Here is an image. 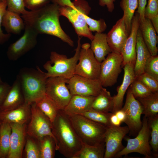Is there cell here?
<instances>
[{
  "label": "cell",
  "instance_id": "9",
  "mask_svg": "<svg viewBox=\"0 0 158 158\" xmlns=\"http://www.w3.org/2000/svg\"><path fill=\"white\" fill-rule=\"evenodd\" d=\"M30 110V118L27 126V135L38 141L47 136L52 137L55 140L49 118L38 108L35 102L31 104Z\"/></svg>",
  "mask_w": 158,
  "mask_h": 158
},
{
  "label": "cell",
  "instance_id": "50",
  "mask_svg": "<svg viewBox=\"0 0 158 158\" xmlns=\"http://www.w3.org/2000/svg\"><path fill=\"white\" fill-rule=\"evenodd\" d=\"M157 33H158V15L150 19Z\"/></svg>",
  "mask_w": 158,
  "mask_h": 158
},
{
  "label": "cell",
  "instance_id": "28",
  "mask_svg": "<svg viewBox=\"0 0 158 158\" xmlns=\"http://www.w3.org/2000/svg\"><path fill=\"white\" fill-rule=\"evenodd\" d=\"M143 108L142 114L147 118L158 115V92H152L148 96L137 98Z\"/></svg>",
  "mask_w": 158,
  "mask_h": 158
},
{
  "label": "cell",
  "instance_id": "34",
  "mask_svg": "<svg viewBox=\"0 0 158 158\" xmlns=\"http://www.w3.org/2000/svg\"><path fill=\"white\" fill-rule=\"evenodd\" d=\"M111 114V112H104L90 109L79 114L108 127L111 125L109 118Z\"/></svg>",
  "mask_w": 158,
  "mask_h": 158
},
{
  "label": "cell",
  "instance_id": "47",
  "mask_svg": "<svg viewBox=\"0 0 158 158\" xmlns=\"http://www.w3.org/2000/svg\"><path fill=\"white\" fill-rule=\"evenodd\" d=\"M99 4L101 6H106L108 11L110 12H112L114 8V2L116 0H98Z\"/></svg>",
  "mask_w": 158,
  "mask_h": 158
},
{
  "label": "cell",
  "instance_id": "54",
  "mask_svg": "<svg viewBox=\"0 0 158 158\" xmlns=\"http://www.w3.org/2000/svg\"><path fill=\"white\" fill-rule=\"evenodd\" d=\"M4 0H0V1H4Z\"/></svg>",
  "mask_w": 158,
  "mask_h": 158
},
{
  "label": "cell",
  "instance_id": "36",
  "mask_svg": "<svg viewBox=\"0 0 158 158\" xmlns=\"http://www.w3.org/2000/svg\"><path fill=\"white\" fill-rule=\"evenodd\" d=\"M25 157L40 158V152L38 141L27 134L25 145Z\"/></svg>",
  "mask_w": 158,
  "mask_h": 158
},
{
  "label": "cell",
  "instance_id": "7",
  "mask_svg": "<svg viewBox=\"0 0 158 158\" xmlns=\"http://www.w3.org/2000/svg\"><path fill=\"white\" fill-rule=\"evenodd\" d=\"M137 135L134 138L126 137L125 139L127 142L126 146L114 157H120L132 152L139 153L146 158L154 157L149 142L150 130L148 118L145 116L143 118L142 127Z\"/></svg>",
  "mask_w": 158,
  "mask_h": 158
},
{
  "label": "cell",
  "instance_id": "29",
  "mask_svg": "<svg viewBox=\"0 0 158 158\" xmlns=\"http://www.w3.org/2000/svg\"><path fill=\"white\" fill-rule=\"evenodd\" d=\"M38 108L49 119L51 124L60 110L46 95L35 102Z\"/></svg>",
  "mask_w": 158,
  "mask_h": 158
},
{
  "label": "cell",
  "instance_id": "3",
  "mask_svg": "<svg viewBox=\"0 0 158 158\" xmlns=\"http://www.w3.org/2000/svg\"><path fill=\"white\" fill-rule=\"evenodd\" d=\"M19 79L25 102L31 104L46 95L45 72L39 67L37 70L25 68L17 75Z\"/></svg>",
  "mask_w": 158,
  "mask_h": 158
},
{
  "label": "cell",
  "instance_id": "20",
  "mask_svg": "<svg viewBox=\"0 0 158 158\" xmlns=\"http://www.w3.org/2000/svg\"><path fill=\"white\" fill-rule=\"evenodd\" d=\"M123 67L124 73L122 82L117 88V94L113 96L114 107L111 113L113 114L122 108L125 95L129 87L135 78L133 67L126 64Z\"/></svg>",
  "mask_w": 158,
  "mask_h": 158
},
{
  "label": "cell",
  "instance_id": "35",
  "mask_svg": "<svg viewBox=\"0 0 158 158\" xmlns=\"http://www.w3.org/2000/svg\"><path fill=\"white\" fill-rule=\"evenodd\" d=\"M148 121L151 136L150 144L154 157H157L158 155V115L148 118Z\"/></svg>",
  "mask_w": 158,
  "mask_h": 158
},
{
  "label": "cell",
  "instance_id": "15",
  "mask_svg": "<svg viewBox=\"0 0 158 158\" xmlns=\"http://www.w3.org/2000/svg\"><path fill=\"white\" fill-rule=\"evenodd\" d=\"M129 132L127 126L121 127L111 125L107 128L104 136L105 152L104 158L114 157L124 147L122 141Z\"/></svg>",
  "mask_w": 158,
  "mask_h": 158
},
{
  "label": "cell",
  "instance_id": "40",
  "mask_svg": "<svg viewBox=\"0 0 158 158\" xmlns=\"http://www.w3.org/2000/svg\"><path fill=\"white\" fill-rule=\"evenodd\" d=\"M7 10L22 15L27 14L29 11L26 10L24 0H5Z\"/></svg>",
  "mask_w": 158,
  "mask_h": 158
},
{
  "label": "cell",
  "instance_id": "44",
  "mask_svg": "<svg viewBox=\"0 0 158 158\" xmlns=\"http://www.w3.org/2000/svg\"><path fill=\"white\" fill-rule=\"evenodd\" d=\"M51 0H24L25 8L33 11L41 8L51 3Z\"/></svg>",
  "mask_w": 158,
  "mask_h": 158
},
{
  "label": "cell",
  "instance_id": "8",
  "mask_svg": "<svg viewBox=\"0 0 158 158\" xmlns=\"http://www.w3.org/2000/svg\"><path fill=\"white\" fill-rule=\"evenodd\" d=\"M88 43L81 45L74 74L90 79H99L101 63L96 59Z\"/></svg>",
  "mask_w": 158,
  "mask_h": 158
},
{
  "label": "cell",
  "instance_id": "31",
  "mask_svg": "<svg viewBox=\"0 0 158 158\" xmlns=\"http://www.w3.org/2000/svg\"><path fill=\"white\" fill-rule=\"evenodd\" d=\"M11 132L10 124L2 122L0 130V158H7L10 150Z\"/></svg>",
  "mask_w": 158,
  "mask_h": 158
},
{
  "label": "cell",
  "instance_id": "18",
  "mask_svg": "<svg viewBox=\"0 0 158 158\" xmlns=\"http://www.w3.org/2000/svg\"><path fill=\"white\" fill-rule=\"evenodd\" d=\"M129 35L123 16L107 34V42L111 52L121 54L123 47Z\"/></svg>",
  "mask_w": 158,
  "mask_h": 158
},
{
  "label": "cell",
  "instance_id": "6",
  "mask_svg": "<svg viewBox=\"0 0 158 158\" xmlns=\"http://www.w3.org/2000/svg\"><path fill=\"white\" fill-rule=\"evenodd\" d=\"M68 116L83 143L91 145L105 143L104 136L107 127L79 114Z\"/></svg>",
  "mask_w": 158,
  "mask_h": 158
},
{
  "label": "cell",
  "instance_id": "38",
  "mask_svg": "<svg viewBox=\"0 0 158 158\" xmlns=\"http://www.w3.org/2000/svg\"><path fill=\"white\" fill-rule=\"evenodd\" d=\"M144 72L158 80V56H151L146 62Z\"/></svg>",
  "mask_w": 158,
  "mask_h": 158
},
{
  "label": "cell",
  "instance_id": "14",
  "mask_svg": "<svg viewBox=\"0 0 158 158\" xmlns=\"http://www.w3.org/2000/svg\"><path fill=\"white\" fill-rule=\"evenodd\" d=\"M67 84L72 95L85 97L97 96L103 87L99 79H90L76 74L68 79Z\"/></svg>",
  "mask_w": 158,
  "mask_h": 158
},
{
  "label": "cell",
  "instance_id": "24",
  "mask_svg": "<svg viewBox=\"0 0 158 158\" xmlns=\"http://www.w3.org/2000/svg\"><path fill=\"white\" fill-rule=\"evenodd\" d=\"M95 97L72 95L63 111L68 115L79 114L91 109Z\"/></svg>",
  "mask_w": 158,
  "mask_h": 158
},
{
  "label": "cell",
  "instance_id": "17",
  "mask_svg": "<svg viewBox=\"0 0 158 158\" xmlns=\"http://www.w3.org/2000/svg\"><path fill=\"white\" fill-rule=\"evenodd\" d=\"M11 128L9 151L7 158H21L27 136V124H10Z\"/></svg>",
  "mask_w": 158,
  "mask_h": 158
},
{
  "label": "cell",
  "instance_id": "45",
  "mask_svg": "<svg viewBox=\"0 0 158 158\" xmlns=\"http://www.w3.org/2000/svg\"><path fill=\"white\" fill-rule=\"evenodd\" d=\"M138 10L136 12L138 13L140 22L143 21L145 17V10L147 2V0H138Z\"/></svg>",
  "mask_w": 158,
  "mask_h": 158
},
{
  "label": "cell",
  "instance_id": "27",
  "mask_svg": "<svg viewBox=\"0 0 158 158\" xmlns=\"http://www.w3.org/2000/svg\"><path fill=\"white\" fill-rule=\"evenodd\" d=\"M114 107L113 97L110 92L103 87L99 94L95 97L91 109L104 112H112Z\"/></svg>",
  "mask_w": 158,
  "mask_h": 158
},
{
  "label": "cell",
  "instance_id": "37",
  "mask_svg": "<svg viewBox=\"0 0 158 158\" xmlns=\"http://www.w3.org/2000/svg\"><path fill=\"white\" fill-rule=\"evenodd\" d=\"M134 96L136 98L146 97L152 93L142 83L136 78L130 85L129 88Z\"/></svg>",
  "mask_w": 158,
  "mask_h": 158
},
{
  "label": "cell",
  "instance_id": "53",
  "mask_svg": "<svg viewBox=\"0 0 158 158\" xmlns=\"http://www.w3.org/2000/svg\"><path fill=\"white\" fill-rule=\"evenodd\" d=\"M3 82V81L2 80L1 78V77H0V83H1V82Z\"/></svg>",
  "mask_w": 158,
  "mask_h": 158
},
{
  "label": "cell",
  "instance_id": "4",
  "mask_svg": "<svg viewBox=\"0 0 158 158\" xmlns=\"http://www.w3.org/2000/svg\"><path fill=\"white\" fill-rule=\"evenodd\" d=\"M91 8L85 0H74L59 6L60 16L67 18L71 23L78 37H84L92 40L93 35L86 23L85 16L88 15Z\"/></svg>",
  "mask_w": 158,
  "mask_h": 158
},
{
  "label": "cell",
  "instance_id": "30",
  "mask_svg": "<svg viewBox=\"0 0 158 158\" xmlns=\"http://www.w3.org/2000/svg\"><path fill=\"white\" fill-rule=\"evenodd\" d=\"M105 143L91 145L83 143L80 151L74 158H104Z\"/></svg>",
  "mask_w": 158,
  "mask_h": 158
},
{
  "label": "cell",
  "instance_id": "11",
  "mask_svg": "<svg viewBox=\"0 0 158 158\" xmlns=\"http://www.w3.org/2000/svg\"><path fill=\"white\" fill-rule=\"evenodd\" d=\"M68 80L56 77H49L46 80V94L60 109H63L72 96L66 85Z\"/></svg>",
  "mask_w": 158,
  "mask_h": 158
},
{
  "label": "cell",
  "instance_id": "43",
  "mask_svg": "<svg viewBox=\"0 0 158 158\" xmlns=\"http://www.w3.org/2000/svg\"><path fill=\"white\" fill-rule=\"evenodd\" d=\"M144 15L145 18L149 19L158 15V0H148Z\"/></svg>",
  "mask_w": 158,
  "mask_h": 158
},
{
  "label": "cell",
  "instance_id": "19",
  "mask_svg": "<svg viewBox=\"0 0 158 158\" xmlns=\"http://www.w3.org/2000/svg\"><path fill=\"white\" fill-rule=\"evenodd\" d=\"M31 104L25 102L13 109L0 111V120L2 122L11 123L26 124L30 118Z\"/></svg>",
  "mask_w": 158,
  "mask_h": 158
},
{
  "label": "cell",
  "instance_id": "41",
  "mask_svg": "<svg viewBox=\"0 0 158 158\" xmlns=\"http://www.w3.org/2000/svg\"><path fill=\"white\" fill-rule=\"evenodd\" d=\"M135 78L142 83L152 92H158V80L148 74L144 72Z\"/></svg>",
  "mask_w": 158,
  "mask_h": 158
},
{
  "label": "cell",
  "instance_id": "12",
  "mask_svg": "<svg viewBox=\"0 0 158 158\" xmlns=\"http://www.w3.org/2000/svg\"><path fill=\"white\" fill-rule=\"evenodd\" d=\"M122 61L121 54L111 52L101 62L99 79L103 87H111L116 83L121 71Z\"/></svg>",
  "mask_w": 158,
  "mask_h": 158
},
{
  "label": "cell",
  "instance_id": "51",
  "mask_svg": "<svg viewBox=\"0 0 158 158\" xmlns=\"http://www.w3.org/2000/svg\"><path fill=\"white\" fill-rule=\"evenodd\" d=\"M70 0H51V3L56 4L59 6H61Z\"/></svg>",
  "mask_w": 158,
  "mask_h": 158
},
{
  "label": "cell",
  "instance_id": "48",
  "mask_svg": "<svg viewBox=\"0 0 158 158\" xmlns=\"http://www.w3.org/2000/svg\"><path fill=\"white\" fill-rule=\"evenodd\" d=\"M109 120L111 125L115 126H120L121 123L116 115L112 113L110 117Z\"/></svg>",
  "mask_w": 158,
  "mask_h": 158
},
{
  "label": "cell",
  "instance_id": "32",
  "mask_svg": "<svg viewBox=\"0 0 158 158\" xmlns=\"http://www.w3.org/2000/svg\"><path fill=\"white\" fill-rule=\"evenodd\" d=\"M120 6L123 11V16L127 31L129 34L134 13L138 6V0H121Z\"/></svg>",
  "mask_w": 158,
  "mask_h": 158
},
{
  "label": "cell",
  "instance_id": "21",
  "mask_svg": "<svg viewBox=\"0 0 158 158\" xmlns=\"http://www.w3.org/2000/svg\"><path fill=\"white\" fill-rule=\"evenodd\" d=\"M20 82L17 76L0 106L1 111H7L15 109L25 102Z\"/></svg>",
  "mask_w": 158,
  "mask_h": 158
},
{
  "label": "cell",
  "instance_id": "16",
  "mask_svg": "<svg viewBox=\"0 0 158 158\" xmlns=\"http://www.w3.org/2000/svg\"><path fill=\"white\" fill-rule=\"evenodd\" d=\"M140 24L139 16L136 12L132 20L130 32L121 51V55L123 59L122 67L126 64L134 67L136 58V37Z\"/></svg>",
  "mask_w": 158,
  "mask_h": 158
},
{
  "label": "cell",
  "instance_id": "46",
  "mask_svg": "<svg viewBox=\"0 0 158 158\" xmlns=\"http://www.w3.org/2000/svg\"><path fill=\"white\" fill-rule=\"evenodd\" d=\"M11 86L6 83L2 82L0 83V106L4 100Z\"/></svg>",
  "mask_w": 158,
  "mask_h": 158
},
{
  "label": "cell",
  "instance_id": "22",
  "mask_svg": "<svg viewBox=\"0 0 158 158\" xmlns=\"http://www.w3.org/2000/svg\"><path fill=\"white\" fill-rule=\"evenodd\" d=\"M136 52V61L134 67L135 78L144 72L145 63L151 56L143 41L139 28L137 35Z\"/></svg>",
  "mask_w": 158,
  "mask_h": 158
},
{
  "label": "cell",
  "instance_id": "42",
  "mask_svg": "<svg viewBox=\"0 0 158 158\" xmlns=\"http://www.w3.org/2000/svg\"><path fill=\"white\" fill-rule=\"evenodd\" d=\"M7 9V4L5 0L0 1V44L5 43L9 39L11 35L3 32L1 28L3 17Z\"/></svg>",
  "mask_w": 158,
  "mask_h": 158
},
{
  "label": "cell",
  "instance_id": "10",
  "mask_svg": "<svg viewBox=\"0 0 158 158\" xmlns=\"http://www.w3.org/2000/svg\"><path fill=\"white\" fill-rule=\"evenodd\" d=\"M25 23L24 32L17 40L10 44L7 51L8 58L16 61L33 49L37 44L38 34L30 26Z\"/></svg>",
  "mask_w": 158,
  "mask_h": 158
},
{
  "label": "cell",
  "instance_id": "52",
  "mask_svg": "<svg viewBox=\"0 0 158 158\" xmlns=\"http://www.w3.org/2000/svg\"><path fill=\"white\" fill-rule=\"evenodd\" d=\"M2 122L0 120V130Z\"/></svg>",
  "mask_w": 158,
  "mask_h": 158
},
{
  "label": "cell",
  "instance_id": "49",
  "mask_svg": "<svg viewBox=\"0 0 158 158\" xmlns=\"http://www.w3.org/2000/svg\"><path fill=\"white\" fill-rule=\"evenodd\" d=\"M117 118L122 123L124 122L126 120V115L125 112L121 109L116 111L114 113Z\"/></svg>",
  "mask_w": 158,
  "mask_h": 158
},
{
  "label": "cell",
  "instance_id": "33",
  "mask_svg": "<svg viewBox=\"0 0 158 158\" xmlns=\"http://www.w3.org/2000/svg\"><path fill=\"white\" fill-rule=\"evenodd\" d=\"M40 145V158H53L56 150L55 141L49 136L43 138L38 141Z\"/></svg>",
  "mask_w": 158,
  "mask_h": 158
},
{
  "label": "cell",
  "instance_id": "25",
  "mask_svg": "<svg viewBox=\"0 0 158 158\" xmlns=\"http://www.w3.org/2000/svg\"><path fill=\"white\" fill-rule=\"evenodd\" d=\"M91 41L90 48L96 59L101 63L111 52L107 42V34L96 32Z\"/></svg>",
  "mask_w": 158,
  "mask_h": 158
},
{
  "label": "cell",
  "instance_id": "5",
  "mask_svg": "<svg viewBox=\"0 0 158 158\" xmlns=\"http://www.w3.org/2000/svg\"><path fill=\"white\" fill-rule=\"evenodd\" d=\"M81 38L78 37L77 46L74 56L68 58L65 55L59 54L55 51L51 52L50 60L44 65L46 71L47 78L51 77H62L67 79L74 75L76 65L78 62L81 44Z\"/></svg>",
  "mask_w": 158,
  "mask_h": 158
},
{
  "label": "cell",
  "instance_id": "1",
  "mask_svg": "<svg viewBox=\"0 0 158 158\" xmlns=\"http://www.w3.org/2000/svg\"><path fill=\"white\" fill-rule=\"evenodd\" d=\"M59 6L51 3L39 9L29 11L21 17L24 22L32 27L39 34L56 37L69 46L73 47L74 42L62 28L59 21Z\"/></svg>",
  "mask_w": 158,
  "mask_h": 158
},
{
  "label": "cell",
  "instance_id": "23",
  "mask_svg": "<svg viewBox=\"0 0 158 158\" xmlns=\"http://www.w3.org/2000/svg\"><path fill=\"white\" fill-rule=\"evenodd\" d=\"M139 28L146 47L152 56L157 55V32L150 20L145 18L140 22Z\"/></svg>",
  "mask_w": 158,
  "mask_h": 158
},
{
  "label": "cell",
  "instance_id": "39",
  "mask_svg": "<svg viewBox=\"0 0 158 158\" xmlns=\"http://www.w3.org/2000/svg\"><path fill=\"white\" fill-rule=\"evenodd\" d=\"M85 18L87 24L91 32L102 33L106 30L107 25L103 19L95 20L89 17L88 15H85Z\"/></svg>",
  "mask_w": 158,
  "mask_h": 158
},
{
  "label": "cell",
  "instance_id": "2",
  "mask_svg": "<svg viewBox=\"0 0 158 158\" xmlns=\"http://www.w3.org/2000/svg\"><path fill=\"white\" fill-rule=\"evenodd\" d=\"M56 150L67 158H74L83 143L75 132L68 116L60 109L51 124Z\"/></svg>",
  "mask_w": 158,
  "mask_h": 158
},
{
  "label": "cell",
  "instance_id": "13",
  "mask_svg": "<svg viewBox=\"0 0 158 158\" xmlns=\"http://www.w3.org/2000/svg\"><path fill=\"white\" fill-rule=\"evenodd\" d=\"M121 109L126 113V118L124 122L127 124L131 135H137L142 126L141 116L143 108L140 102L134 97L129 88L127 90L124 105Z\"/></svg>",
  "mask_w": 158,
  "mask_h": 158
},
{
  "label": "cell",
  "instance_id": "26",
  "mask_svg": "<svg viewBox=\"0 0 158 158\" xmlns=\"http://www.w3.org/2000/svg\"><path fill=\"white\" fill-rule=\"evenodd\" d=\"M2 26L7 33L19 34L24 29V21L20 15L6 9L3 18Z\"/></svg>",
  "mask_w": 158,
  "mask_h": 158
},
{
  "label": "cell",
  "instance_id": "55",
  "mask_svg": "<svg viewBox=\"0 0 158 158\" xmlns=\"http://www.w3.org/2000/svg\"></svg>",
  "mask_w": 158,
  "mask_h": 158
}]
</instances>
